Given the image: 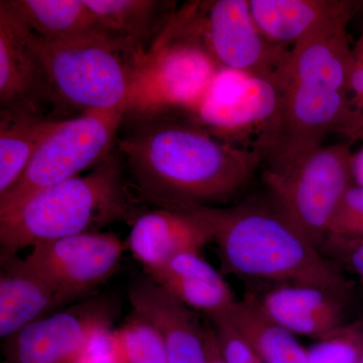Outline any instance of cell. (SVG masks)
I'll list each match as a JSON object with an SVG mask.
<instances>
[{"instance_id":"2e32d148","label":"cell","mask_w":363,"mask_h":363,"mask_svg":"<svg viewBox=\"0 0 363 363\" xmlns=\"http://www.w3.org/2000/svg\"><path fill=\"white\" fill-rule=\"evenodd\" d=\"M133 313L154 324L166 346L168 363H208L204 325L190 308L152 279H136L128 289Z\"/></svg>"},{"instance_id":"4fadbf2b","label":"cell","mask_w":363,"mask_h":363,"mask_svg":"<svg viewBox=\"0 0 363 363\" xmlns=\"http://www.w3.org/2000/svg\"><path fill=\"white\" fill-rule=\"evenodd\" d=\"M54 104L35 35L0 1V111L45 116Z\"/></svg>"},{"instance_id":"3957f363","label":"cell","mask_w":363,"mask_h":363,"mask_svg":"<svg viewBox=\"0 0 363 363\" xmlns=\"http://www.w3.org/2000/svg\"><path fill=\"white\" fill-rule=\"evenodd\" d=\"M217 255L225 274L264 284L321 286L350 300L342 272L269 200L215 207Z\"/></svg>"},{"instance_id":"7a4b0ae2","label":"cell","mask_w":363,"mask_h":363,"mask_svg":"<svg viewBox=\"0 0 363 363\" xmlns=\"http://www.w3.org/2000/svg\"><path fill=\"white\" fill-rule=\"evenodd\" d=\"M341 23L291 47L274 76L276 112L255 150L262 173L290 171L335 133L345 106L351 45Z\"/></svg>"},{"instance_id":"f1b7e54d","label":"cell","mask_w":363,"mask_h":363,"mask_svg":"<svg viewBox=\"0 0 363 363\" xmlns=\"http://www.w3.org/2000/svg\"><path fill=\"white\" fill-rule=\"evenodd\" d=\"M322 252L339 269L354 274L363 285V240H327Z\"/></svg>"},{"instance_id":"5bb4252c","label":"cell","mask_w":363,"mask_h":363,"mask_svg":"<svg viewBox=\"0 0 363 363\" xmlns=\"http://www.w3.org/2000/svg\"><path fill=\"white\" fill-rule=\"evenodd\" d=\"M215 207L192 210L157 208L136 216L126 247L147 269L180 253L200 252L215 235Z\"/></svg>"},{"instance_id":"ba28073f","label":"cell","mask_w":363,"mask_h":363,"mask_svg":"<svg viewBox=\"0 0 363 363\" xmlns=\"http://www.w3.org/2000/svg\"><path fill=\"white\" fill-rule=\"evenodd\" d=\"M350 143L322 145L283 174L262 173L269 200L322 252L351 176Z\"/></svg>"},{"instance_id":"9c48e42d","label":"cell","mask_w":363,"mask_h":363,"mask_svg":"<svg viewBox=\"0 0 363 363\" xmlns=\"http://www.w3.org/2000/svg\"><path fill=\"white\" fill-rule=\"evenodd\" d=\"M188 25L221 68L274 78L291 47L272 44L253 20L250 0L186 4Z\"/></svg>"},{"instance_id":"4dcf8cb0","label":"cell","mask_w":363,"mask_h":363,"mask_svg":"<svg viewBox=\"0 0 363 363\" xmlns=\"http://www.w3.org/2000/svg\"><path fill=\"white\" fill-rule=\"evenodd\" d=\"M204 337L208 363H225L222 357L220 347L215 336L213 328L209 321L204 324Z\"/></svg>"},{"instance_id":"30bf717a","label":"cell","mask_w":363,"mask_h":363,"mask_svg":"<svg viewBox=\"0 0 363 363\" xmlns=\"http://www.w3.org/2000/svg\"><path fill=\"white\" fill-rule=\"evenodd\" d=\"M278 104L274 80L221 68L197 104L184 114L212 135L255 149Z\"/></svg>"},{"instance_id":"5b68a950","label":"cell","mask_w":363,"mask_h":363,"mask_svg":"<svg viewBox=\"0 0 363 363\" xmlns=\"http://www.w3.org/2000/svg\"><path fill=\"white\" fill-rule=\"evenodd\" d=\"M55 106L89 111L124 108L143 52L102 28L60 40L35 35Z\"/></svg>"},{"instance_id":"7402d4cb","label":"cell","mask_w":363,"mask_h":363,"mask_svg":"<svg viewBox=\"0 0 363 363\" xmlns=\"http://www.w3.org/2000/svg\"><path fill=\"white\" fill-rule=\"evenodd\" d=\"M224 313L264 363H308L297 336L266 316L250 294Z\"/></svg>"},{"instance_id":"277c9868","label":"cell","mask_w":363,"mask_h":363,"mask_svg":"<svg viewBox=\"0 0 363 363\" xmlns=\"http://www.w3.org/2000/svg\"><path fill=\"white\" fill-rule=\"evenodd\" d=\"M125 169L116 150L85 176L43 189L0 215V259L48 241L99 233L135 212Z\"/></svg>"},{"instance_id":"d4e9b609","label":"cell","mask_w":363,"mask_h":363,"mask_svg":"<svg viewBox=\"0 0 363 363\" xmlns=\"http://www.w3.org/2000/svg\"><path fill=\"white\" fill-rule=\"evenodd\" d=\"M308 363H362L363 316L347 321L307 350Z\"/></svg>"},{"instance_id":"ffe728a7","label":"cell","mask_w":363,"mask_h":363,"mask_svg":"<svg viewBox=\"0 0 363 363\" xmlns=\"http://www.w3.org/2000/svg\"><path fill=\"white\" fill-rule=\"evenodd\" d=\"M105 32L147 52L175 13V2L161 0H85Z\"/></svg>"},{"instance_id":"52a82bcc","label":"cell","mask_w":363,"mask_h":363,"mask_svg":"<svg viewBox=\"0 0 363 363\" xmlns=\"http://www.w3.org/2000/svg\"><path fill=\"white\" fill-rule=\"evenodd\" d=\"M123 119L124 108L63 119L35 152L20 180L0 197V215L13 211L43 189L101 164L116 150Z\"/></svg>"},{"instance_id":"484cf974","label":"cell","mask_w":363,"mask_h":363,"mask_svg":"<svg viewBox=\"0 0 363 363\" xmlns=\"http://www.w3.org/2000/svg\"><path fill=\"white\" fill-rule=\"evenodd\" d=\"M335 133L351 145L359 140L363 142V26L359 38L351 49L345 106Z\"/></svg>"},{"instance_id":"d6986e66","label":"cell","mask_w":363,"mask_h":363,"mask_svg":"<svg viewBox=\"0 0 363 363\" xmlns=\"http://www.w3.org/2000/svg\"><path fill=\"white\" fill-rule=\"evenodd\" d=\"M62 307L47 281L18 257L1 260L0 337L6 340L26 325Z\"/></svg>"},{"instance_id":"9a60e30c","label":"cell","mask_w":363,"mask_h":363,"mask_svg":"<svg viewBox=\"0 0 363 363\" xmlns=\"http://www.w3.org/2000/svg\"><path fill=\"white\" fill-rule=\"evenodd\" d=\"M272 321L296 336L321 340L347 322L350 300L321 286L305 284H266L247 293Z\"/></svg>"},{"instance_id":"8fae6325","label":"cell","mask_w":363,"mask_h":363,"mask_svg":"<svg viewBox=\"0 0 363 363\" xmlns=\"http://www.w3.org/2000/svg\"><path fill=\"white\" fill-rule=\"evenodd\" d=\"M118 301L95 296L26 325L4 340L6 363H77L98 332L112 328Z\"/></svg>"},{"instance_id":"1f68e13d","label":"cell","mask_w":363,"mask_h":363,"mask_svg":"<svg viewBox=\"0 0 363 363\" xmlns=\"http://www.w3.org/2000/svg\"><path fill=\"white\" fill-rule=\"evenodd\" d=\"M351 176L353 184L363 188V145L351 157Z\"/></svg>"},{"instance_id":"cb8c5ba5","label":"cell","mask_w":363,"mask_h":363,"mask_svg":"<svg viewBox=\"0 0 363 363\" xmlns=\"http://www.w3.org/2000/svg\"><path fill=\"white\" fill-rule=\"evenodd\" d=\"M116 333L123 363H168L161 333L140 315L131 313Z\"/></svg>"},{"instance_id":"7c38bea8","label":"cell","mask_w":363,"mask_h":363,"mask_svg":"<svg viewBox=\"0 0 363 363\" xmlns=\"http://www.w3.org/2000/svg\"><path fill=\"white\" fill-rule=\"evenodd\" d=\"M125 247L116 234L99 231L40 243L25 259L64 306L106 283L121 266Z\"/></svg>"},{"instance_id":"f546056e","label":"cell","mask_w":363,"mask_h":363,"mask_svg":"<svg viewBox=\"0 0 363 363\" xmlns=\"http://www.w3.org/2000/svg\"><path fill=\"white\" fill-rule=\"evenodd\" d=\"M77 363H123L116 330L105 329L95 334L86 344Z\"/></svg>"},{"instance_id":"83f0119b","label":"cell","mask_w":363,"mask_h":363,"mask_svg":"<svg viewBox=\"0 0 363 363\" xmlns=\"http://www.w3.org/2000/svg\"><path fill=\"white\" fill-rule=\"evenodd\" d=\"M213 328L225 363H264L236 330L225 313L207 318Z\"/></svg>"},{"instance_id":"ac0fdd59","label":"cell","mask_w":363,"mask_h":363,"mask_svg":"<svg viewBox=\"0 0 363 363\" xmlns=\"http://www.w3.org/2000/svg\"><path fill=\"white\" fill-rule=\"evenodd\" d=\"M145 272L167 292L207 318L226 311L236 302L220 272L203 259L200 252L180 253Z\"/></svg>"},{"instance_id":"44dd1931","label":"cell","mask_w":363,"mask_h":363,"mask_svg":"<svg viewBox=\"0 0 363 363\" xmlns=\"http://www.w3.org/2000/svg\"><path fill=\"white\" fill-rule=\"evenodd\" d=\"M62 121L0 111V197L20 180L35 152Z\"/></svg>"},{"instance_id":"8992f818","label":"cell","mask_w":363,"mask_h":363,"mask_svg":"<svg viewBox=\"0 0 363 363\" xmlns=\"http://www.w3.org/2000/svg\"><path fill=\"white\" fill-rule=\"evenodd\" d=\"M221 67L176 11L136 65L123 121L184 114L201 99Z\"/></svg>"},{"instance_id":"e0dca14e","label":"cell","mask_w":363,"mask_h":363,"mask_svg":"<svg viewBox=\"0 0 363 363\" xmlns=\"http://www.w3.org/2000/svg\"><path fill=\"white\" fill-rule=\"evenodd\" d=\"M250 11L264 38L292 47L332 26L350 23L363 7L351 0H250Z\"/></svg>"},{"instance_id":"4316f807","label":"cell","mask_w":363,"mask_h":363,"mask_svg":"<svg viewBox=\"0 0 363 363\" xmlns=\"http://www.w3.org/2000/svg\"><path fill=\"white\" fill-rule=\"evenodd\" d=\"M327 240H363L362 187L352 184L347 189L332 219Z\"/></svg>"},{"instance_id":"6da1fadb","label":"cell","mask_w":363,"mask_h":363,"mask_svg":"<svg viewBox=\"0 0 363 363\" xmlns=\"http://www.w3.org/2000/svg\"><path fill=\"white\" fill-rule=\"evenodd\" d=\"M117 138L130 186L157 208L214 207L238 194L262 167L257 150L222 140L181 114L123 121Z\"/></svg>"},{"instance_id":"d6a6232c","label":"cell","mask_w":363,"mask_h":363,"mask_svg":"<svg viewBox=\"0 0 363 363\" xmlns=\"http://www.w3.org/2000/svg\"><path fill=\"white\" fill-rule=\"evenodd\" d=\"M362 363H363V360H362Z\"/></svg>"},{"instance_id":"603a6c76","label":"cell","mask_w":363,"mask_h":363,"mask_svg":"<svg viewBox=\"0 0 363 363\" xmlns=\"http://www.w3.org/2000/svg\"><path fill=\"white\" fill-rule=\"evenodd\" d=\"M38 38L71 39L97 30L95 14L85 0H1Z\"/></svg>"}]
</instances>
